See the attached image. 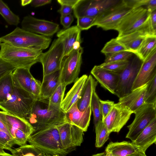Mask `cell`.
<instances>
[{"mask_svg":"<svg viewBox=\"0 0 156 156\" xmlns=\"http://www.w3.org/2000/svg\"><path fill=\"white\" fill-rule=\"evenodd\" d=\"M41 156H46V154L44 153H43Z\"/></svg>","mask_w":156,"mask_h":156,"instance_id":"58","label":"cell"},{"mask_svg":"<svg viewBox=\"0 0 156 156\" xmlns=\"http://www.w3.org/2000/svg\"><path fill=\"white\" fill-rule=\"evenodd\" d=\"M134 8L129 0H120L96 17L94 26L105 30H114L123 18Z\"/></svg>","mask_w":156,"mask_h":156,"instance_id":"8","label":"cell"},{"mask_svg":"<svg viewBox=\"0 0 156 156\" xmlns=\"http://www.w3.org/2000/svg\"><path fill=\"white\" fill-rule=\"evenodd\" d=\"M62 145L69 150L80 146L83 141L84 131L78 127L66 122L57 126Z\"/></svg>","mask_w":156,"mask_h":156,"instance_id":"15","label":"cell"},{"mask_svg":"<svg viewBox=\"0 0 156 156\" xmlns=\"http://www.w3.org/2000/svg\"><path fill=\"white\" fill-rule=\"evenodd\" d=\"M12 73L5 75L0 79V103L8 100L14 89Z\"/></svg>","mask_w":156,"mask_h":156,"instance_id":"29","label":"cell"},{"mask_svg":"<svg viewBox=\"0 0 156 156\" xmlns=\"http://www.w3.org/2000/svg\"><path fill=\"white\" fill-rule=\"evenodd\" d=\"M25 119L34 131L68 122L60 106L51 103L48 99L36 100L30 113Z\"/></svg>","mask_w":156,"mask_h":156,"instance_id":"1","label":"cell"},{"mask_svg":"<svg viewBox=\"0 0 156 156\" xmlns=\"http://www.w3.org/2000/svg\"><path fill=\"white\" fill-rule=\"evenodd\" d=\"M0 144L4 149L9 151L15 145L12 137L0 129Z\"/></svg>","mask_w":156,"mask_h":156,"instance_id":"41","label":"cell"},{"mask_svg":"<svg viewBox=\"0 0 156 156\" xmlns=\"http://www.w3.org/2000/svg\"><path fill=\"white\" fill-rule=\"evenodd\" d=\"M13 78V92L8 100L0 103V108L13 115L25 118L30 113L36 99L31 93L22 88Z\"/></svg>","mask_w":156,"mask_h":156,"instance_id":"3","label":"cell"},{"mask_svg":"<svg viewBox=\"0 0 156 156\" xmlns=\"http://www.w3.org/2000/svg\"><path fill=\"white\" fill-rule=\"evenodd\" d=\"M30 68L26 67L16 68L12 72V75L22 88L31 93L30 85L33 76L30 72Z\"/></svg>","mask_w":156,"mask_h":156,"instance_id":"28","label":"cell"},{"mask_svg":"<svg viewBox=\"0 0 156 156\" xmlns=\"http://www.w3.org/2000/svg\"><path fill=\"white\" fill-rule=\"evenodd\" d=\"M27 142L46 154L62 156L69 151L63 148L57 126L47 127L34 131L28 137Z\"/></svg>","mask_w":156,"mask_h":156,"instance_id":"2","label":"cell"},{"mask_svg":"<svg viewBox=\"0 0 156 156\" xmlns=\"http://www.w3.org/2000/svg\"><path fill=\"white\" fill-rule=\"evenodd\" d=\"M2 41L0 38V46L1 45V44L2 43Z\"/></svg>","mask_w":156,"mask_h":156,"instance_id":"59","label":"cell"},{"mask_svg":"<svg viewBox=\"0 0 156 156\" xmlns=\"http://www.w3.org/2000/svg\"><path fill=\"white\" fill-rule=\"evenodd\" d=\"M156 48V35H148L142 41L134 54L142 62Z\"/></svg>","mask_w":156,"mask_h":156,"instance_id":"30","label":"cell"},{"mask_svg":"<svg viewBox=\"0 0 156 156\" xmlns=\"http://www.w3.org/2000/svg\"><path fill=\"white\" fill-rule=\"evenodd\" d=\"M145 7L151 12L156 9V0H147Z\"/></svg>","mask_w":156,"mask_h":156,"instance_id":"49","label":"cell"},{"mask_svg":"<svg viewBox=\"0 0 156 156\" xmlns=\"http://www.w3.org/2000/svg\"><path fill=\"white\" fill-rule=\"evenodd\" d=\"M138 150L132 143L123 141L110 142L106 147L105 154L112 156H127Z\"/></svg>","mask_w":156,"mask_h":156,"instance_id":"27","label":"cell"},{"mask_svg":"<svg viewBox=\"0 0 156 156\" xmlns=\"http://www.w3.org/2000/svg\"><path fill=\"white\" fill-rule=\"evenodd\" d=\"M51 0H32L30 4L33 7H37L50 3Z\"/></svg>","mask_w":156,"mask_h":156,"instance_id":"48","label":"cell"},{"mask_svg":"<svg viewBox=\"0 0 156 156\" xmlns=\"http://www.w3.org/2000/svg\"><path fill=\"white\" fill-rule=\"evenodd\" d=\"M83 52V48L80 46L64 57L60 69V81L66 86L74 83L79 78Z\"/></svg>","mask_w":156,"mask_h":156,"instance_id":"9","label":"cell"},{"mask_svg":"<svg viewBox=\"0 0 156 156\" xmlns=\"http://www.w3.org/2000/svg\"><path fill=\"white\" fill-rule=\"evenodd\" d=\"M120 0H78L73 9L76 19L88 16L95 17L118 3Z\"/></svg>","mask_w":156,"mask_h":156,"instance_id":"13","label":"cell"},{"mask_svg":"<svg viewBox=\"0 0 156 156\" xmlns=\"http://www.w3.org/2000/svg\"><path fill=\"white\" fill-rule=\"evenodd\" d=\"M0 57L16 68H30L39 62L42 50L15 47L6 43L0 45Z\"/></svg>","mask_w":156,"mask_h":156,"instance_id":"4","label":"cell"},{"mask_svg":"<svg viewBox=\"0 0 156 156\" xmlns=\"http://www.w3.org/2000/svg\"><path fill=\"white\" fill-rule=\"evenodd\" d=\"M66 86L61 83L48 99L51 104L61 106L64 99Z\"/></svg>","mask_w":156,"mask_h":156,"instance_id":"37","label":"cell"},{"mask_svg":"<svg viewBox=\"0 0 156 156\" xmlns=\"http://www.w3.org/2000/svg\"><path fill=\"white\" fill-rule=\"evenodd\" d=\"M129 60L115 61L101 64L99 66L102 68L109 71L119 73L123 70L127 65Z\"/></svg>","mask_w":156,"mask_h":156,"instance_id":"39","label":"cell"},{"mask_svg":"<svg viewBox=\"0 0 156 156\" xmlns=\"http://www.w3.org/2000/svg\"><path fill=\"white\" fill-rule=\"evenodd\" d=\"M127 156H147V155L145 152L137 150L135 152Z\"/></svg>","mask_w":156,"mask_h":156,"instance_id":"52","label":"cell"},{"mask_svg":"<svg viewBox=\"0 0 156 156\" xmlns=\"http://www.w3.org/2000/svg\"><path fill=\"white\" fill-rule=\"evenodd\" d=\"M2 111H0V129L11 137L10 132L5 123L2 119Z\"/></svg>","mask_w":156,"mask_h":156,"instance_id":"51","label":"cell"},{"mask_svg":"<svg viewBox=\"0 0 156 156\" xmlns=\"http://www.w3.org/2000/svg\"><path fill=\"white\" fill-rule=\"evenodd\" d=\"M95 128L96 133L95 147L97 148L101 147L108 140L110 134L108 129L101 121Z\"/></svg>","mask_w":156,"mask_h":156,"instance_id":"33","label":"cell"},{"mask_svg":"<svg viewBox=\"0 0 156 156\" xmlns=\"http://www.w3.org/2000/svg\"><path fill=\"white\" fill-rule=\"evenodd\" d=\"M73 8L72 6L62 5L58 10V12L61 16L68 15L71 14L73 11Z\"/></svg>","mask_w":156,"mask_h":156,"instance_id":"47","label":"cell"},{"mask_svg":"<svg viewBox=\"0 0 156 156\" xmlns=\"http://www.w3.org/2000/svg\"><path fill=\"white\" fill-rule=\"evenodd\" d=\"M60 23L65 28L67 29L70 27V26L74 20V16L72 14L68 15L61 16Z\"/></svg>","mask_w":156,"mask_h":156,"instance_id":"45","label":"cell"},{"mask_svg":"<svg viewBox=\"0 0 156 156\" xmlns=\"http://www.w3.org/2000/svg\"><path fill=\"white\" fill-rule=\"evenodd\" d=\"M142 62L134 54L129 60L125 68L119 73V79L115 94L119 98L127 95L132 91L133 84Z\"/></svg>","mask_w":156,"mask_h":156,"instance_id":"12","label":"cell"},{"mask_svg":"<svg viewBox=\"0 0 156 156\" xmlns=\"http://www.w3.org/2000/svg\"><path fill=\"white\" fill-rule=\"evenodd\" d=\"M2 118L15 144L21 146L26 144L28 137L34 132L33 127L27 119L3 111Z\"/></svg>","mask_w":156,"mask_h":156,"instance_id":"7","label":"cell"},{"mask_svg":"<svg viewBox=\"0 0 156 156\" xmlns=\"http://www.w3.org/2000/svg\"><path fill=\"white\" fill-rule=\"evenodd\" d=\"M149 22L151 32L154 35H156V9L151 12Z\"/></svg>","mask_w":156,"mask_h":156,"instance_id":"46","label":"cell"},{"mask_svg":"<svg viewBox=\"0 0 156 156\" xmlns=\"http://www.w3.org/2000/svg\"><path fill=\"white\" fill-rule=\"evenodd\" d=\"M100 99L96 92L95 90H94L92 97L90 107L93 113L95 127L101 121Z\"/></svg>","mask_w":156,"mask_h":156,"instance_id":"34","label":"cell"},{"mask_svg":"<svg viewBox=\"0 0 156 156\" xmlns=\"http://www.w3.org/2000/svg\"><path fill=\"white\" fill-rule=\"evenodd\" d=\"M0 156H16L13 154L5 153L4 154H0Z\"/></svg>","mask_w":156,"mask_h":156,"instance_id":"55","label":"cell"},{"mask_svg":"<svg viewBox=\"0 0 156 156\" xmlns=\"http://www.w3.org/2000/svg\"><path fill=\"white\" fill-rule=\"evenodd\" d=\"M46 156H61L58 155V154H55V155H52L46 154Z\"/></svg>","mask_w":156,"mask_h":156,"instance_id":"57","label":"cell"},{"mask_svg":"<svg viewBox=\"0 0 156 156\" xmlns=\"http://www.w3.org/2000/svg\"><path fill=\"white\" fill-rule=\"evenodd\" d=\"M9 151L16 156H41L44 153L30 144H26L14 149L12 148Z\"/></svg>","mask_w":156,"mask_h":156,"instance_id":"31","label":"cell"},{"mask_svg":"<svg viewBox=\"0 0 156 156\" xmlns=\"http://www.w3.org/2000/svg\"><path fill=\"white\" fill-rule=\"evenodd\" d=\"M148 35H154L151 30L149 22L147 25L140 29L125 35L117 37L116 38L125 47L127 51L135 54L142 41Z\"/></svg>","mask_w":156,"mask_h":156,"instance_id":"18","label":"cell"},{"mask_svg":"<svg viewBox=\"0 0 156 156\" xmlns=\"http://www.w3.org/2000/svg\"><path fill=\"white\" fill-rule=\"evenodd\" d=\"M41 83L34 77L32 78L30 85L31 94L36 100L40 99L41 92Z\"/></svg>","mask_w":156,"mask_h":156,"instance_id":"43","label":"cell"},{"mask_svg":"<svg viewBox=\"0 0 156 156\" xmlns=\"http://www.w3.org/2000/svg\"><path fill=\"white\" fill-rule=\"evenodd\" d=\"M133 113L126 108L115 104L111 111L103 121L108 132L119 133L129 119Z\"/></svg>","mask_w":156,"mask_h":156,"instance_id":"16","label":"cell"},{"mask_svg":"<svg viewBox=\"0 0 156 156\" xmlns=\"http://www.w3.org/2000/svg\"><path fill=\"white\" fill-rule=\"evenodd\" d=\"M32 0H22L21 1V4L22 6H25L31 3Z\"/></svg>","mask_w":156,"mask_h":156,"instance_id":"53","label":"cell"},{"mask_svg":"<svg viewBox=\"0 0 156 156\" xmlns=\"http://www.w3.org/2000/svg\"><path fill=\"white\" fill-rule=\"evenodd\" d=\"M124 51H127L126 49L115 38L112 39L107 42L101 52L105 55H106Z\"/></svg>","mask_w":156,"mask_h":156,"instance_id":"35","label":"cell"},{"mask_svg":"<svg viewBox=\"0 0 156 156\" xmlns=\"http://www.w3.org/2000/svg\"><path fill=\"white\" fill-rule=\"evenodd\" d=\"M64 53L62 40L60 38L55 39L49 49L42 53L39 59V62L43 67V76L60 69Z\"/></svg>","mask_w":156,"mask_h":156,"instance_id":"11","label":"cell"},{"mask_svg":"<svg viewBox=\"0 0 156 156\" xmlns=\"http://www.w3.org/2000/svg\"><path fill=\"white\" fill-rule=\"evenodd\" d=\"M147 83L132 90L124 96L119 98V104L134 113L144 104V100Z\"/></svg>","mask_w":156,"mask_h":156,"instance_id":"20","label":"cell"},{"mask_svg":"<svg viewBox=\"0 0 156 156\" xmlns=\"http://www.w3.org/2000/svg\"><path fill=\"white\" fill-rule=\"evenodd\" d=\"M134 55L127 51H121L112 54L105 55V59L104 63L129 60Z\"/></svg>","mask_w":156,"mask_h":156,"instance_id":"38","label":"cell"},{"mask_svg":"<svg viewBox=\"0 0 156 156\" xmlns=\"http://www.w3.org/2000/svg\"><path fill=\"white\" fill-rule=\"evenodd\" d=\"M68 122L86 132L89 126L91 110L90 106L83 112L78 109L77 102L65 112Z\"/></svg>","mask_w":156,"mask_h":156,"instance_id":"21","label":"cell"},{"mask_svg":"<svg viewBox=\"0 0 156 156\" xmlns=\"http://www.w3.org/2000/svg\"><path fill=\"white\" fill-rule=\"evenodd\" d=\"M81 30L76 25L58 31V38L63 41L64 45V57L68 55L73 50V46L77 42H81Z\"/></svg>","mask_w":156,"mask_h":156,"instance_id":"24","label":"cell"},{"mask_svg":"<svg viewBox=\"0 0 156 156\" xmlns=\"http://www.w3.org/2000/svg\"><path fill=\"white\" fill-rule=\"evenodd\" d=\"M101 115V121H103L109 113L114 107V101L108 100H99Z\"/></svg>","mask_w":156,"mask_h":156,"instance_id":"42","label":"cell"},{"mask_svg":"<svg viewBox=\"0 0 156 156\" xmlns=\"http://www.w3.org/2000/svg\"><path fill=\"white\" fill-rule=\"evenodd\" d=\"M135 118L127 127L129 130L126 138L132 142L135 140L142 131L156 118V103L144 104L134 113Z\"/></svg>","mask_w":156,"mask_h":156,"instance_id":"10","label":"cell"},{"mask_svg":"<svg viewBox=\"0 0 156 156\" xmlns=\"http://www.w3.org/2000/svg\"><path fill=\"white\" fill-rule=\"evenodd\" d=\"M90 73L102 87L115 94L119 79V73L104 69L99 65L95 66Z\"/></svg>","mask_w":156,"mask_h":156,"instance_id":"19","label":"cell"},{"mask_svg":"<svg viewBox=\"0 0 156 156\" xmlns=\"http://www.w3.org/2000/svg\"><path fill=\"white\" fill-rule=\"evenodd\" d=\"M151 13L144 6L134 8L123 18L114 29L118 32L117 37L130 34L147 25Z\"/></svg>","mask_w":156,"mask_h":156,"instance_id":"6","label":"cell"},{"mask_svg":"<svg viewBox=\"0 0 156 156\" xmlns=\"http://www.w3.org/2000/svg\"><path fill=\"white\" fill-rule=\"evenodd\" d=\"M138 150L145 152L147 149L156 143V118L152 121L132 142Z\"/></svg>","mask_w":156,"mask_h":156,"instance_id":"22","label":"cell"},{"mask_svg":"<svg viewBox=\"0 0 156 156\" xmlns=\"http://www.w3.org/2000/svg\"><path fill=\"white\" fill-rule=\"evenodd\" d=\"M107 156H112V155H106Z\"/></svg>","mask_w":156,"mask_h":156,"instance_id":"60","label":"cell"},{"mask_svg":"<svg viewBox=\"0 0 156 156\" xmlns=\"http://www.w3.org/2000/svg\"><path fill=\"white\" fill-rule=\"evenodd\" d=\"M91 156H107L105 154V152H102L101 153L97 154H94Z\"/></svg>","mask_w":156,"mask_h":156,"instance_id":"54","label":"cell"},{"mask_svg":"<svg viewBox=\"0 0 156 156\" xmlns=\"http://www.w3.org/2000/svg\"><path fill=\"white\" fill-rule=\"evenodd\" d=\"M60 83V70L44 76L40 99H48Z\"/></svg>","mask_w":156,"mask_h":156,"instance_id":"26","label":"cell"},{"mask_svg":"<svg viewBox=\"0 0 156 156\" xmlns=\"http://www.w3.org/2000/svg\"><path fill=\"white\" fill-rule=\"evenodd\" d=\"M21 25V28L24 30L48 37L57 32L59 28L58 24L30 15L23 17Z\"/></svg>","mask_w":156,"mask_h":156,"instance_id":"14","label":"cell"},{"mask_svg":"<svg viewBox=\"0 0 156 156\" xmlns=\"http://www.w3.org/2000/svg\"><path fill=\"white\" fill-rule=\"evenodd\" d=\"M88 76L84 74L79 78L67 93L61 104V109L65 112H67L79 98Z\"/></svg>","mask_w":156,"mask_h":156,"instance_id":"23","label":"cell"},{"mask_svg":"<svg viewBox=\"0 0 156 156\" xmlns=\"http://www.w3.org/2000/svg\"><path fill=\"white\" fill-rule=\"evenodd\" d=\"M4 147L0 144V154H4L6 152L4 150Z\"/></svg>","mask_w":156,"mask_h":156,"instance_id":"56","label":"cell"},{"mask_svg":"<svg viewBox=\"0 0 156 156\" xmlns=\"http://www.w3.org/2000/svg\"><path fill=\"white\" fill-rule=\"evenodd\" d=\"M0 38L2 42L22 48L43 50L47 48L51 39L17 27L13 31Z\"/></svg>","mask_w":156,"mask_h":156,"instance_id":"5","label":"cell"},{"mask_svg":"<svg viewBox=\"0 0 156 156\" xmlns=\"http://www.w3.org/2000/svg\"><path fill=\"white\" fill-rule=\"evenodd\" d=\"M16 68L0 57V79L7 74L12 72Z\"/></svg>","mask_w":156,"mask_h":156,"instance_id":"44","label":"cell"},{"mask_svg":"<svg viewBox=\"0 0 156 156\" xmlns=\"http://www.w3.org/2000/svg\"><path fill=\"white\" fill-rule=\"evenodd\" d=\"M156 75V48L142 62L134 82L132 91L141 87Z\"/></svg>","mask_w":156,"mask_h":156,"instance_id":"17","label":"cell"},{"mask_svg":"<svg viewBox=\"0 0 156 156\" xmlns=\"http://www.w3.org/2000/svg\"><path fill=\"white\" fill-rule=\"evenodd\" d=\"M156 103V75L147 83L144 104Z\"/></svg>","mask_w":156,"mask_h":156,"instance_id":"36","label":"cell"},{"mask_svg":"<svg viewBox=\"0 0 156 156\" xmlns=\"http://www.w3.org/2000/svg\"><path fill=\"white\" fill-rule=\"evenodd\" d=\"M77 19L76 26L81 31L88 30L94 26L96 18L84 16L79 17Z\"/></svg>","mask_w":156,"mask_h":156,"instance_id":"40","label":"cell"},{"mask_svg":"<svg viewBox=\"0 0 156 156\" xmlns=\"http://www.w3.org/2000/svg\"><path fill=\"white\" fill-rule=\"evenodd\" d=\"M97 85V82L91 75L88 76L80 97L77 102V108L80 111L84 112L90 106L93 93Z\"/></svg>","mask_w":156,"mask_h":156,"instance_id":"25","label":"cell"},{"mask_svg":"<svg viewBox=\"0 0 156 156\" xmlns=\"http://www.w3.org/2000/svg\"><path fill=\"white\" fill-rule=\"evenodd\" d=\"M0 14L10 25L17 26L20 22L18 16L13 13L3 1L0 0Z\"/></svg>","mask_w":156,"mask_h":156,"instance_id":"32","label":"cell"},{"mask_svg":"<svg viewBox=\"0 0 156 156\" xmlns=\"http://www.w3.org/2000/svg\"><path fill=\"white\" fill-rule=\"evenodd\" d=\"M78 0H57V2L61 5H65L74 8Z\"/></svg>","mask_w":156,"mask_h":156,"instance_id":"50","label":"cell"}]
</instances>
